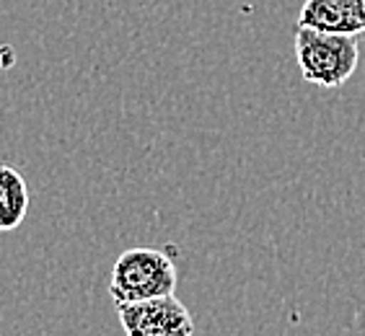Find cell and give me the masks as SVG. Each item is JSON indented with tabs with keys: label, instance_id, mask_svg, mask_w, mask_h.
<instances>
[{
	"label": "cell",
	"instance_id": "cell-2",
	"mask_svg": "<svg viewBox=\"0 0 365 336\" xmlns=\"http://www.w3.org/2000/svg\"><path fill=\"white\" fill-rule=\"evenodd\" d=\"M176 266L166 251L158 248H127L114 261L109 295L117 303H135L176 293Z\"/></svg>",
	"mask_w": 365,
	"mask_h": 336
},
{
	"label": "cell",
	"instance_id": "cell-6",
	"mask_svg": "<svg viewBox=\"0 0 365 336\" xmlns=\"http://www.w3.org/2000/svg\"><path fill=\"white\" fill-rule=\"evenodd\" d=\"M358 3V16H360V21H363V26H365V0H355Z\"/></svg>",
	"mask_w": 365,
	"mask_h": 336
},
{
	"label": "cell",
	"instance_id": "cell-5",
	"mask_svg": "<svg viewBox=\"0 0 365 336\" xmlns=\"http://www.w3.org/2000/svg\"><path fill=\"white\" fill-rule=\"evenodd\" d=\"M29 187L21 171L0 163V233H11L26 220Z\"/></svg>",
	"mask_w": 365,
	"mask_h": 336
},
{
	"label": "cell",
	"instance_id": "cell-4",
	"mask_svg": "<svg viewBox=\"0 0 365 336\" xmlns=\"http://www.w3.org/2000/svg\"><path fill=\"white\" fill-rule=\"evenodd\" d=\"M298 26L352 36L365 31L355 0H306L298 16Z\"/></svg>",
	"mask_w": 365,
	"mask_h": 336
},
{
	"label": "cell",
	"instance_id": "cell-1",
	"mask_svg": "<svg viewBox=\"0 0 365 336\" xmlns=\"http://www.w3.org/2000/svg\"><path fill=\"white\" fill-rule=\"evenodd\" d=\"M295 57L303 78L319 88H339L355 73L360 60L358 36L295 28Z\"/></svg>",
	"mask_w": 365,
	"mask_h": 336
},
{
	"label": "cell",
	"instance_id": "cell-3",
	"mask_svg": "<svg viewBox=\"0 0 365 336\" xmlns=\"http://www.w3.org/2000/svg\"><path fill=\"white\" fill-rule=\"evenodd\" d=\"M122 329L130 336H190L195 323L184 303L176 295H158L148 300L117 303Z\"/></svg>",
	"mask_w": 365,
	"mask_h": 336
}]
</instances>
